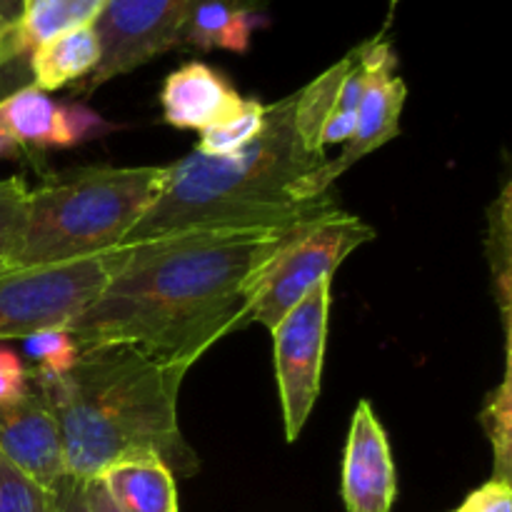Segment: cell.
I'll list each match as a JSON object with an SVG mask.
<instances>
[{"mask_svg": "<svg viewBox=\"0 0 512 512\" xmlns=\"http://www.w3.org/2000/svg\"><path fill=\"white\" fill-rule=\"evenodd\" d=\"M295 230L203 228L123 245L98 298L65 330L78 348L133 345L188 373L225 335L253 323L260 280Z\"/></svg>", "mask_w": 512, "mask_h": 512, "instance_id": "obj_1", "label": "cell"}, {"mask_svg": "<svg viewBox=\"0 0 512 512\" xmlns=\"http://www.w3.org/2000/svg\"><path fill=\"white\" fill-rule=\"evenodd\" d=\"M183 378L123 343L85 345L65 373L28 370L58 420L65 475L83 483L133 453L160 455L173 473L195 470L178 425Z\"/></svg>", "mask_w": 512, "mask_h": 512, "instance_id": "obj_2", "label": "cell"}, {"mask_svg": "<svg viewBox=\"0 0 512 512\" xmlns=\"http://www.w3.org/2000/svg\"><path fill=\"white\" fill-rule=\"evenodd\" d=\"M295 93L265 105V125L238 153H193L165 165V183L123 245L203 228L293 230L338 213L333 190L300 203L293 185L325 163L295 130ZM120 245V248H123Z\"/></svg>", "mask_w": 512, "mask_h": 512, "instance_id": "obj_3", "label": "cell"}, {"mask_svg": "<svg viewBox=\"0 0 512 512\" xmlns=\"http://www.w3.org/2000/svg\"><path fill=\"white\" fill-rule=\"evenodd\" d=\"M165 183V168L93 165L48 175L30 190L15 268L60 265L120 248Z\"/></svg>", "mask_w": 512, "mask_h": 512, "instance_id": "obj_4", "label": "cell"}, {"mask_svg": "<svg viewBox=\"0 0 512 512\" xmlns=\"http://www.w3.org/2000/svg\"><path fill=\"white\" fill-rule=\"evenodd\" d=\"M120 263V248L85 260L0 273V340H25L68 328L103 290Z\"/></svg>", "mask_w": 512, "mask_h": 512, "instance_id": "obj_5", "label": "cell"}, {"mask_svg": "<svg viewBox=\"0 0 512 512\" xmlns=\"http://www.w3.org/2000/svg\"><path fill=\"white\" fill-rule=\"evenodd\" d=\"M373 238L375 230L368 223L343 210L295 230L260 280L253 323L273 330L278 320L293 310L315 285L333 280L343 260Z\"/></svg>", "mask_w": 512, "mask_h": 512, "instance_id": "obj_6", "label": "cell"}, {"mask_svg": "<svg viewBox=\"0 0 512 512\" xmlns=\"http://www.w3.org/2000/svg\"><path fill=\"white\" fill-rule=\"evenodd\" d=\"M205 0H108L95 20L100 38V63L88 78L75 83L78 93L133 73L168 50L180 48L185 23ZM263 13L270 0H235Z\"/></svg>", "mask_w": 512, "mask_h": 512, "instance_id": "obj_7", "label": "cell"}, {"mask_svg": "<svg viewBox=\"0 0 512 512\" xmlns=\"http://www.w3.org/2000/svg\"><path fill=\"white\" fill-rule=\"evenodd\" d=\"M330 290L333 280L318 283L270 330L288 443L300 438V430L308 423L320 395L330 300H333Z\"/></svg>", "mask_w": 512, "mask_h": 512, "instance_id": "obj_8", "label": "cell"}, {"mask_svg": "<svg viewBox=\"0 0 512 512\" xmlns=\"http://www.w3.org/2000/svg\"><path fill=\"white\" fill-rule=\"evenodd\" d=\"M408 85L395 75L393 45L383 40V35L370 40V75L365 83L363 98L358 105L353 135L345 143L343 153L333 160H325L318 170L305 175L293 185V198L300 203L320 198L333 190L335 180L353 168L358 160L390 143L400 133V113H403Z\"/></svg>", "mask_w": 512, "mask_h": 512, "instance_id": "obj_9", "label": "cell"}, {"mask_svg": "<svg viewBox=\"0 0 512 512\" xmlns=\"http://www.w3.org/2000/svg\"><path fill=\"white\" fill-rule=\"evenodd\" d=\"M0 453L20 470L58 490L65 478L63 443L53 408L35 385L10 403H0Z\"/></svg>", "mask_w": 512, "mask_h": 512, "instance_id": "obj_10", "label": "cell"}, {"mask_svg": "<svg viewBox=\"0 0 512 512\" xmlns=\"http://www.w3.org/2000/svg\"><path fill=\"white\" fill-rule=\"evenodd\" d=\"M398 495L388 435L368 400H360L350 420L343 455V500L348 512H390Z\"/></svg>", "mask_w": 512, "mask_h": 512, "instance_id": "obj_11", "label": "cell"}, {"mask_svg": "<svg viewBox=\"0 0 512 512\" xmlns=\"http://www.w3.org/2000/svg\"><path fill=\"white\" fill-rule=\"evenodd\" d=\"M0 115L23 150L73 148L110 130V125L90 108L78 103H55L35 85H25L0 100Z\"/></svg>", "mask_w": 512, "mask_h": 512, "instance_id": "obj_12", "label": "cell"}, {"mask_svg": "<svg viewBox=\"0 0 512 512\" xmlns=\"http://www.w3.org/2000/svg\"><path fill=\"white\" fill-rule=\"evenodd\" d=\"M243 95L205 63H188L168 75L160 93L163 120L173 128L203 130L235 108Z\"/></svg>", "mask_w": 512, "mask_h": 512, "instance_id": "obj_13", "label": "cell"}, {"mask_svg": "<svg viewBox=\"0 0 512 512\" xmlns=\"http://www.w3.org/2000/svg\"><path fill=\"white\" fill-rule=\"evenodd\" d=\"M105 493L120 512H175V473L160 455L133 453L100 473Z\"/></svg>", "mask_w": 512, "mask_h": 512, "instance_id": "obj_14", "label": "cell"}, {"mask_svg": "<svg viewBox=\"0 0 512 512\" xmlns=\"http://www.w3.org/2000/svg\"><path fill=\"white\" fill-rule=\"evenodd\" d=\"M100 53L103 50H100L95 25L65 30V33L40 43L28 55L33 85L50 93L68 83H80L98 68Z\"/></svg>", "mask_w": 512, "mask_h": 512, "instance_id": "obj_15", "label": "cell"}, {"mask_svg": "<svg viewBox=\"0 0 512 512\" xmlns=\"http://www.w3.org/2000/svg\"><path fill=\"white\" fill-rule=\"evenodd\" d=\"M260 13L235 0H205L185 23L180 48L245 53Z\"/></svg>", "mask_w": 512, "mask_h": 512, "instance_id": "obj_16", "label": "cell"}, {"mask_svg": "<svg viewBox=\"0 0 512 512\" xmlns=\"http://www.w3.org/2000/svg\"><path fill=\"white\" fill-rule=\"evenodd\" d=\"M108 0H20L13 40L18 55H30L40 43L65 30L95 25Z\"/></svg>", "mask_w": 512, "mask_h": 512, "instance_id": "obj_17", "label": "cell"}, {"mask_svg": "<svg viewBox=\"0 0 512 512\" xmlns=\"http://www.w3.org/2000/svg\"><path fill=\"white\" fill-rule=\"evenodd\" d=\"M348 68L350 53L343 60H338L333 68L320 73L313 83H308L295 93V130H298L305 148L313 150V153L325 155V150L320 148V133H323V125L333 115L335 105H338L340 85H343Z\"/></svg>", "mask_w": 512, "mask_h": 512, "instance_id": "obj_18", "label": "cell"}, {"mask_svg": "<svg viewBox=\"0 0 512 512\" xmlns=\"http://www.w3.org/2000/svg\"><path fill=\"white\" fill-rule=\"evenodd\" d=\"M265 125V105L258 100L243 98L230 113L200 130L198 153L223 158V155L238 153L250 143Z\"/></svg>", "mask_w": 512, "mask_h": 512, "instance_id": "obj_19", "label": "cell"}, {"mask_svg": "<svg viewBox=\"0 0 512 512\" xmlns=\"http://www.w3.org/2000/svg\"><path fill=\"white\" fill-rule=\"evenodd\" d=\"M30 188L23 178L0 180V273L15 268L28 228Z\"/></svg>", "mask_w": 512, "mask_h": 512, "instance_id": "obj_20", "label": "cell"}, {"mask_svg": "<svg viewBox=\"0 0 512 512\" xmlns=\"http://www.w3.org/2000/svg\"><path fill=\"white\" fill-rule=\"evenodd\" d=\"M0 512H58V490L45 488L0 453Z\"/></svg>", "mask_w": 512, "mask_h": 512, "instance_id": "obj_21", "label": "cell"}, {"mask_svg": "<svg viewBox=\"0 0 512 512\" xmlns=\"http://www.w3.org/2000/svg\"><path fill=\"white\" fill-rule=\"evenodd\" d=\"M483 423L488 428L495 450V475L493 478L510 480V375L490 393L488 408L483 413Z\"/></svg>", "mask_w": 512, "mask_h": 512, "instance_id": "obj_22", "label": "cell"}, {"mask_svg": "<svg viewBox=\"0 0 512 512\" xmlns=\"http://www.w3.org/2000/svg\"><path fill=\"white\" fill-rule=\"evenodd\" d=\"M30 358H35V368H43L48 373H65L78 358L80 348L73 335L65 328H48L25 338Z\"/></svg>", "mask_w": 512, "mask_h": 512, "instance_id": "obj_23", "label": "cell"}, {"mask_svg": "<svg viewBox=\"0 0 512 512\" xmlns=\"http://www.w3.org/2000/svg\"><path fill=\"white\" fill-rule=\"evenodd\" d=\"M453 512H512V485L510 480L493 478L463 500Z\"/></svg>", "mask_w": 512, "mask_h": 512, "instance_id": "obj_24", "label": "cell"}, {"mask_svg": "<svg viewBox=\"0 0 512 512\" xmlns=\"http://www.w3.org/2000/svg\"><path fill=\"white\" fill-rule=\"evenodd\" d=\"M25 390H28V370L13 350L0 348V403H10Z\"/></svg>", "mask_w": 512, "mask_h": 512, "instance_id": "obj_25", "label": "cell"}, {"mask_svg": "<svg viewBox=\"0 0 512 512\" xmlns=\"http://www.w3.org/2000/svg\"><path fill=\"white\" fill-rule=\"evenodd\" d=\"M493 233H498L500 238V245H503V250H508V235H510V228H508V190L503 193V200H500V215H498V223L493 225ZM500 273H498V280H500V305H503V320L505 325H508V293H510V285H508V275H510V268H508V253H500Z\"/></svg>", "mask_w": 512, "mask_h": 512, "instance_id": "obj_26", "label": "cell"}, {"mask_svg": "<svg viewBox=\"0 0 512 512\" xmlns=\"http://www.w3.org/2000/svg\"><path fill=\"white\" fill-rule=\"evenodd\" d=\"M58 512H90L85 498V483L65 475L58 485Z\"/></svg>", "mask_w": 512, "mask_h": 512, "instance_id": "obj_27", "label": "cell"}, {"mask_svg": "<svg viewBox=\"0 0 512 512\" xmlns=\"http://www.w3.org/2000/svg\"><path fill=\"white\" fill-rule=\"evenodd\" d=\"M85 498H88L90 512H120L118 508H115L113 500H110V495L105 493L103 483H100L98 478L85 483Z\"/></svg>", "mask_w": 512, "mask_h": 512, "instance_id": "obj_28", "label": "cell"}, {"mask_svg": "<svg viewBox=\"0 0 512 512\" xmlns=\"http://www.w3.org/2000/svg\"><path fill=\"white\" fill-rule=\"evenodd\" d=\"M13 30H15V23L0 28V65H5L8 60L20 58L18 48H15V40H13Z\"/></svg>", "mask_w": 512, "mask_h": 512, "instance_id": "obj_29", "label": "cell"}, {"mask_svg": "<svg viewBox=\"0 0 512 512\" xmlns=\"http://www.w3.org/2000/svg\"><path fill=\"white\" fill-rule=\"evenodd\" d=\"M25 150L15 143V138L10 135V130L5 128L3 123V115H0V160H8V158H20Z\"/></svg>", "mask_w": 512, "mask_h": 512, "instance_id": "obj_30", "label": "cell"}, {"mask_svg": "<svg viewBox=\"0 0 512 512\" xmlns=\"http://www.w3.org/2000/svg\"><path fill=\"white\" fill-rule=\"evenodd\" d=\"M20 13V0H0V28L15 23Z\"/></svg>", "mask_w": 512, "mask_h": 512, "instance_id": "obj_31", "label": "cell"}, {"mask_svg": "<svg viewBox=\"0 0 512 512\" xmlns=\"http://www.w3.org/2000/svg\"><path fill=\"white\" fill-rule=\"evenodd\" d=\"M175 512H178V510H175Z\"/></svg>", "mask_w": 512, "mask_h": 512, "instance_id": "obj_32", "label": "cell"}]
</instances>
